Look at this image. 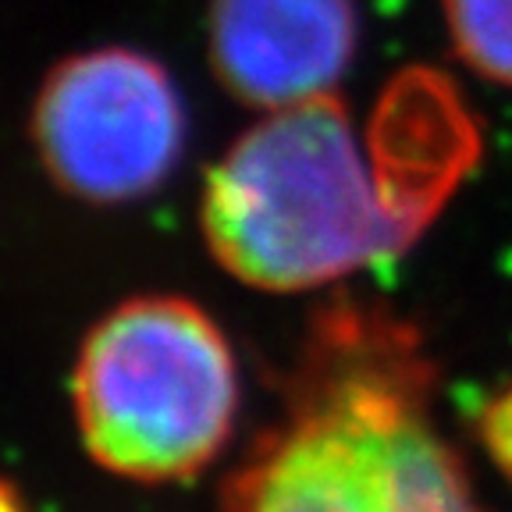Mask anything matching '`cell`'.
<instances>
[{"label":"cell","mask_w":512,"mask_h":512,"mask_svg":"<svg viewBox=\"0 0 512 512\" xmlns=\"http://www.w3.org/2000/svg\"><path fill=\"white\" fill-rule=\"evenodd\" d=\"M32 139L64 192L89 203L139 200L182 157V96L171 75L139 50L75 54L43 82Z\"/></svg>","instance_id":"4"},{"label":"cell","mask_w":512,"mask_h":512,"mask_svg":"<svg viewBox=\"0 0 512 512\" xmlns=\"http://www.w3.org/2000/svg\"><path fill=\"white\" fill-rule=\"evenodd\" d=\"M452 47L480 79L512 86V0H441Z\"/></svg>","instance_id":"7"},{"label":"cell","mask_w":512,"mask_h":512,"mask_svg":"<svg viewBox=\"0 0 512 512\" xmlns=\"http://www.w3.org/2000/svg\"><path fill=\"white\" fill-rule=\"evenodd\" d=\"M0 512H25L22 498H18L15 488H11V484H4V480H0Z\"/></svg>","instance_id":"9"},{"label":"cell","mask_w":512,"mask_h":512,"mask_svg":"<svg viewBox=\"0 0 512 512\" xmlns=\"http://www.w3.org/2000/svg\"><path fill=\"white\" fill-rule=\"evenodd\" d=\"M207 29L221 86L264 111L331 96L360 36L352 0H210Z\"/></svg>","instance_id":"5"},{"label":"cell","mask_w":512,"mask_h":512,"mask_svg":"<svg viewBox=\"0 0 512 512\" xmlns=\"http://www.w3.org/2000/svg\"><path fill=\"white\" fill-rule=\"evenodd\" d=\"M399 203L420 224L477 157V128L445 75L409 68L381 96L367 136Z\"/></svg>","instance_id":"6"},{"label":"cell","mask_w":512,"mask_h":512,"mask_svg":"<svg viewBox=\"0 0 512 512\" xmlns=\"http://www.w3.org/2000/svg\"><path fill=\"white\" fill-rule=\"evenodd\" d=\"M480 427H484V445L491 448L495 463L512 477V388L491 402Z\"/></svg>","instance_id":"8"},{"label":"cell","mask_w":512,"mask_h":512,"mask_svg":"<svg viewBox=\"0 0 512 512\" xmlns=\"http://www.w3.org/2000/svg\"><path fill=\"white\" fill-rule=\"evenodd\" d=\"M239 409L228 338L178 296H139L107 313L75 363L86 452L128 480H185L224 448Z\"/></svg>","instance_id":"3"},{"label":"cell","mask_w":512,"mask_h":512,"mask_svg":"<svg viewBox=\"0 0 512 512\" xmlns=\"http://www.w3.org/2000/svg\"><path fill=\"white\" fill-rule=\"evenodd\" d=\"M200 221L217 264L267 292L331 285L424 232L335 93L246 128L207 175Z\"/></svg>","instance_id":"2"},{"label":"cell","mask_w":512,"mask_h":512,"mask_svg":"<svg viewBox=\"0 0 512 512\" xmlns=\"http://www.w3.org/2000/svg\"><path fill=\"white\" fill-rule=\"evenodd\" d=\"M420 342L363 310L324 320L281 431L224 491L221 512H477L427 416Z\"/></svg>","instance_id":"1"}]
</instances>
